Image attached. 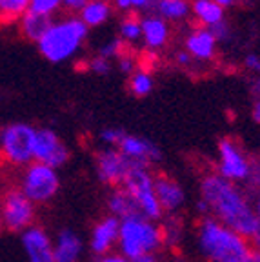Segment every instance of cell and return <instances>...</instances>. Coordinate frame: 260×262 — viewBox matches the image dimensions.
Instances as JSON below:
<instances>
[{"label":"cell","instance_id":"6da1fadb","mask_svg":"<svg viewBox=\"0 0 260 262\" xmlns=\"http://www.w3.org/2000/svg\"><path fill=\"white\" fill-rule=\"evenodd\" d=\"M202 201L220 219V224L242 237L260 233V222L239 189L220 175H209L202 182Z\"/></svg>","mask_w":260,"mask_h":262},{"label":"cell","instance_id":"7a4b0ae2","mask_svg":"<svg viewBox=\"0 0 260 262\" xmlns=\"http://www.w3.org/2000/svg\"><path fill=\"white\" fill-rule=\"evenodd\" d=\"M199 241L204 255L213 262H248L251 253L242 235L235 233L215 219H204Z\"/></svg>","mask_w":260,"mask_h":262},{"label":"cell","instance_id":"3957f363","mask_svg":"<svg viewBox=\"0 0 260 262\" xmlns=\"http://www.w3.org/2000/svg\"><path fill=\"white\" fill-rule=\"evenodd\" d=\"M120 250L127 260L140 257L144 253H153L164 242V229L157 228L144 217H131L120 221L118 231Z\"/></svg>","mask_w":260,"mask_h":262},{"label":"cell","instance_id":"277c9868","mask_svg":"<svg viewBox=\"0 0 260 262\" xmlns=\"http://www.w3.org/2000/svg\"><path fill=\"white\" fill-rule=\"evenodd\" d=\"M85 33H88V26L77 18L53 24L38 40V49L48 60L62 62L77 51Z\"/></svg>","mask_w":260,"mask_h":262},{"label":"cell","instance_id":"5b68a950","mask_svg":"<svg viewBox=\"0 0 260 262\" xmlns=\"http://www.w3.org/2000/svg\"><path fill=\"white\" fill-rule=\"evenodd\" d=\"M37 129L28 124H11L0 131V155L13 166H28L33 160Z\"/></svg>","mask_w":260,"mask_h":262},{"label":"cell","instance_id":"8992f818","mask_svg":"<svg viewBox=\"0 0 260 262\" xmlns=\"http://www.w3.org/2000/svg\"><path fill=\"white\" fill-rule=\"evenodd\" d=\"M2 224L9 231H26L33 226L35 206L20 188H8L0 196Z\"/></svg>","mask_w":260,"mask_h":262},{"label":"cell","instance_id":"52a82bcc","mask_svg":"<svg viewBox=\"0 0 260 262\" xmlns=\"http://www.w3.org/2000/svg\"><path fill=\"white\" fill-rule=\"evenodd\" d=\"M58 188H60V180L53 168L40 162L28 164L24 177H22L20 189L33 204H42L53 199Z\"/></svg>","mask_w":260,"mask_h":262},{"label":"cell","instance_id":"ba28073f","mask_svg":"<svg viewBox=\"0 0 260 262\" xmlns=\"http://www.w3.org/2000/svg\"><path fill=\"white\" fill-rule=\"evenodd\" d=\"M33 159L55 169L68 162L69 151L51 129H37L35 147H33Z\"/></svg>","mask_w":260,"mask_h":262},{"label":"cell","instance_id":"9c48e42d","mask_svg":"<svg viewBox=\"0 0 260 262\" xmlns=\"http://www.w3.org/2000/svg\"><path fill=\"white\" fill-rule=\"evenodd\" d=\"M22 244L29 262H55L53 242L38 226H31L26 229L22 233Z\"/></svg>","mask_w":260,"mask_h":262},{"label":"cell","instance_id":"30bf717a","mask_svg":"<svg viewBox=\"0 0 260 262\" xmlns=\"http://www.w3.org/2000/svg\"><path fill=\"white\" fill-rule=\"evenodd\" d=\"M131 162L127 157H124L122 153L113 151V149H106V151L98 153L97 157V168H98V177L102 182L106 184H122L124 175L129 169Z\"/></svg>","mask_w":260,"mask_h":262},{"label":"cell","instance_id":"8fae6325","mask_svg":"<svg viewBox=\"0 0 260 262\" xmlns=\"http://www.w3.org/2000/svg\"><path fill=\"white\" fill-rule=\"evenodd\" d=\"M219 151L220 157H222V164L219 168V173L222 179L231 182V180H240L248 177L249 166L244 157H242V153L236 149L235 144H231L229 140H220Z\"/></svg>","mask_w":260,"mask_h":262},{"label":"cell","instance_id":"7c38bea8","mask_svg":"<svg viewBox=\"0 0 260 262\" xmlns=\"http://www.w3.org/2000/svg\"><path fill=\"white\" fill-rule=\"evenodd\" d=\"M153 189L155 195L159 199V204L162 211H177L180 206L184 204V191L175 180L169 177L162 175L159 179L153 180Z\"/></svg>","mask_w":260,"mask_h":262},{"label":"cell","instance_id":"4fadbf2b","mask_svg":"<svg viewBox=\"0 0 260 262\" xmlns=\"http://www.w3.org/2000/svg\"><path fill=\"white\" fill-rule=\"evenodd\" d=\"M118 231H120V221L117 217H107L100 221L93 229V238H91V250L97 255H104L110 251L111 244L118 241Z\"/></svg>","mask_w":260,"mask_h":262},{"label":"cell","instance_id":"5bb4252c","mask_svg":"<svg viewBox=\"0 0 260 262\" xmlns=\"http://www.w3.org/2000/svg\"><path fill=\"white\" fill-rule=\"evenodd\" d=\"M118 146H120V153H122L124 157H127L129 160H137V162L146 164L147 160L160 159L159 147L144 139H138V137L126 135Z\"/></svg>","mask_w":260,"mask_h":262},{"label":"cell","instance_id":"9a60e30c","mask_svg":"<svg viewBox=\"0 0 260 262\" xmlns=\"http://www.w3.org/2000/svg\"><path fill=\"white\" fill-rule=\"evenodd\" d=\"M53 251L55 262H75L82 251V242L71 229H64V231L58 233Z\"/></svg>","mask_w":260,"mask_h":262},{"label":"cell","instance_id":"2e32d148","mask_svg":"<svg viewBox=\"0 0 260 262\" xmlns=\"http://www.w3.org/2000/svg\"><path fill=\"white\" fill-rule=\"evenodd\" d=\"M110 209L113 213V217H118L126 221L131 217H142V213L138 209L137 202L133 201V196L126 191V189H118L111 195L110 199Z\"/></svg>","mask_w":260,"mask_h":262},{"label":"cell","instance_id":"e0dca14e","mask_svg":"<svg viewBox=\"0 0 260 262\" xmlns=\"http://www.w3.org/2000/svg\"><path fill=\"white\" fill-rule=\"evenodd\" d=\"M51 26H53V22H51L49 15H38V13L33 11L22 15V33L29 40L38 42Z\"/></svg>","mask_w":260,"mask_h":262},{"label":"cell","instance_id":"ac0fdd59","mask_svg":"<svg viewBox=\"0 0 260 262\" xmlns=\"http://www.w3.org/2000/svg\"><path fill=\"white\" fill-rule=\"evenodd\" d=\"M215 35L207 29H199L187 38V49L197 58H209L215 51Z\"/></svg>","mask_w":260,"mask_h":262},{"label":"cell","instance_id":"d6986e66","mask_svg":"<svg viewBox=\"0 0 260 262\" xmlns=\"http://www.w3.org/2000/svg\"><path fill=\"white\" fill-rule=\"evenodd\" d=\"M144 33V38H146L147 46L151 48H159L166 42L167 38V28L160 18H146V20L140 24Z\"/></svg>","mask_w":260,"mask_h":262},{"label":"cell","instance_id":"ffe728a7","mask_svg":"<svg viewBox=\"0 0 260 262\" xmlns=\"http://www.w3.org/2000/svg\"><path fill=\"white\" fill-rule=\"evenodd\" d=\"M110 16V6L102 0H91L82 8V22L85 26H98Z\"/></svg>","mask_w":260,"mask_h":262},{"label":"cell","instance_id":"44dd1931","mask_svg":"<svg viewBox=\"0 0 260 262\" xmlns=\"http://www.w3.org/2000/svg\"><path fill=\"white\" fill-rule=\"evenodd\" d=\"M193 11L197 13V16L204 24L215 26L222 22V8L219 4H215L213 0H195Z\"/></svg>","mask_w":260,"mask_h":262},{"label":"cell","instance_id":"7402d4cb","mask_svg":"<svg viewBox=\"0 0 260 262\" xmlns=\"http://www.w3.org/2000/svg\"><path fill=\"white\" fill-rule=\"evenodd\" d=\"M31 0H0V16L16 18L29 11Z\"/></svg>","mask_w":260,"mask_h":262},{"label":"cell","instance_id":"603a6c76","mask_svg":"<svg viewBox=\"0 0 260 262\" xmlns=\"http://www.w3.org/2000/svg\"><path fill=\"white\" fill-rule=\"evenodd\" d=\"M159 9L167 18H180L187 13V2L186 0H160Z\"/></svg>","mask_w":260,"mask_h":262},{"label":"cell","instance_id":"cb8c5ba5","mask_svg":"<svg viewBox=\"0 0 260 262\" xmlns=\"http://www.w3.org/2000/svg\"><path fill=\"white\" fill-rule=\"evenodd\" d=\"M151 86H153L151 77L147 73H142V71L133 75V78H131V91H133L137 97H146L151 91Z\"/></svg>","mask_w":260,"mask_h":262},{"label":"cell","instance_id":"d4e9b609","mask_svg":"<svg viewBox=\"0 0 260 262\" xmlns=\"http://www.w3.org/2000/svg\"><path fill=\"white\" fill-rule=\"evenodd\" d=\"M60 2L62 0H31L29 11L38 13V15H51L60 6Z\"/></svg>","mask_w":260,"mask_h":262},{"label":"cell","instance_id":"484cf974","mask_svg":"<svg viewBox=\"0 0 260 262\" xmlns=\"http://www.w3.org/2000/svg\"><path fill=\"white\" fill-rule=\"evenodd\" d=\"M140 33H142V28L135 18H127L122 24V35L126 38H129V40H137L140 37Z\"/></svg>","mask_w":260,"mask_h":262},{"label":"cell","instance_id":"4316f807","mask_svg":"<svg viewBox=\"0 0 260 262\" xmlns=\"http://www.w3.org/2000/svg\"><path fill=\"white\" fill-rule=\"evenodd\" d=\"M124 131L122 129H115V127H111V129H104L100 133V139L104 140V142L107 144H120L124 139Z\"/></svg>","mask_w":260,"mask_h":262},{"label":"cell","instance_id":"83f0119b","mask_svg":"<svg viewBox=\"0 0 260 262\" xmlns=\"http://www.w3.org/2000/svg\"><path fill=\"white\" fill-rule=\"evenodd\" d=\"M91 70H93L95 73H107V71H110V64H107L106 58L98 57L91 62Z\"/></svg>","mask_w":260,"mask_h":262},{"label":"cell","instance_id":"f1b7e54d","mask_svg":"<svg viewBox=\"0 0 260 262\" xmlns=\"http://www.w3.org/2000/svg\"><path fill=\"white\" fill-rule=\"evenodd\" d=\"M117 49H118V40H111V44L104 46V48L100 49V57L102 58L113 57V55L117 53Z\"/></svg>","mask_w":260,"mask_h":262},{"label":"cell","instance_id":"f546056e","mask_svg":"<svg viewBox=\"0 0 260 262\" xmlns=\"http://www.w3.org/2000/svg\"><path fill=\"white\" fill-rule=\"evenodd\" d=\"M62 2L71 9H82L88 4V0H62Z\"/></svg>","mask_w":260,"mask_h":262},{"label":"cell","instance_id":"4dcf8cb0","mask_svg":"<svg viewBox=\"0 0 260 262\" xmlns=\"http://www.w3.org/2000/svg\"><path fill=\"white\" fill-rule=\"evenodd\" d=\"M98 262H129L124 255H104Z\"/></svg>","mask_w":260,"mask_h":262},{"label":"cell","instance_id":"1f68e13d","mask_svg":"<svg viewBox=\"0 0 260 262\" xmlns=\"http://www.w3.org/2000/svg\"><path fill=\"white\" fill-rule=\"evenodd\" d=\"M246 64H248L249 68H253V70L260 71V60H258V57H256V55H249V57L246 58Z\"/></svg>","mask_w":260,"mask_h":262},{"label":"cell","instance_id":"d6a6232c","mask_svg":"<svg viewBox=\"0 0 260 262\" xmlns=\"http://www.w3.org/2000/svg\"><path fill=\"white\" fill-rule=\"evenodd\" d=\"M131 262H157V258H155L153 253H144V255H140V257L133 258Z\"/></svg>","mask_w":260,"mask_h":262},{"label":"cell","instance_id":"836d02e7","mask_svg":"<svg viewBox=\"0 0 260 262\" xmlns=\"http://www.w3.org/2000/svg\"><path fill=\"white\" fill-rule=\"evenodd\" d=\"M131 68H133V62L127 60V58H124V60L120 62V70L126 71V73H127V71H131Z\"/></svg>","mask_w":260,"mask_h":262},{"label":"cell","instance_id":"e575fe53","mask_svg":"<svg viewBox=\"0 0 260 262\" xmlns=\"http://www.w3.org/2000/svg\"><path fill=\"white\" fill-rule=\"evenodd\" d=\"M248 262H260V251H258V250H251Z\"/></svg>","mask_w":260,"mask_h":262},{"label":"cell","instance_id":"d590c367","mask_svg":"<svg viewBox=\"0 0 260 262\" xmlns=\"http://www.w3.org/2000/svg\"><path fill=\"white\" fill-rule=\"evenodd\" d=\"M197 209H199V213H202V215H206V213L209 211V206H207L204 201H199V204H197Z\"/></svg>","mask_w":260,"mask_h":262},{"label":"cell","instance_id":"8d00e7d4","mask_svg":"<svg viewBox=\"0 0 260 262\" xmlns=\"http://www.w3.org/2000/svg\"><path fill=\"white\" fill-rule=\"evenodd\" d=\"M253 119H255L256 122L260 124V102L255 104V110H253Z\"/></svg>","mask_w":260,"mask_h":262},{"label":"cell","instance_id":"74e56055","mask_svg":"<svg viewBox=\"0 0 260 262\" xmlns=\"http://www.w3.org/2000/svg\"><path fill=\"white\" fill-rule=\"evenodd\" d=\"M117 6L122 9H127L131 6V0H117Z\"/></svg>","mask_w":260,"mask_h":262},{"label":"cell","instance_id":"f35d334b","mask_svg":"<svg viewBox=\"0 0 260 262\" xmlns=\"http://www.w3.org/2000/svg\"><path fill=\"white\" fill-rule=\"evenodd\" d=\"M179 62H180V64H187V62H189V55H187V53H180L179 55Z\"/></svg>","mask_w":260,"mask_h":262},{"label":"cell","instance_id":"ab89813d","mask_svg":"<svg viewBox=\"0 0 260 262\" xmlns=\"http://www.w3.org/2000/svg\"><path fill=\"white\" fill-rule=\"evenodd\" d=\"M213 2H215V4H219L220 8H224V6H229L233 2V0H213Z\"/></svg>","mask_w":260,"mask_h":262},{"label":"cell","instance_id":"60d3db41","mask_svg":"<svg viewBox=\"0 0 260 262\" xmlns=\"http://www.w3.org/2000/svg\"><path fill=\"white\" fill-rule=\"evenodd\" d=\"M144 4H147V0H131V6H144Z\"/></svg>","mask_w":260,"mask_h":262},{"label":"cell","instance_id":"b9f144b4","mask_svg":"<svg viewBox=\"0 0 260 262\" xmlns=\"http://www.w3.org/2000/svg\"><path fill=\"white\" fill-rule=\"evenodd\" d=\"M255 244H256V250L260 251V233H258V235H256V237H255Z\"/></svg>","mask_w":260,"mask_h":262},{"label":"cell","instance_id":"7bdbcfd3","mask_svg":"<svg viewBox=\"0 0 260 262\" xmlns=\"http://www.w3.org/2000/svg\"><path fill=\"white\" fill-rule=\"evenodd\" d=\"M256 219H258V222H260V201H258V208H256Z\"/></svg>","mask_w":260,"mask_h":262},{"label":"cell","instance_id":"ee69618b","mask_svg":"<svg viewBox=\"0 0 260 262\" xmlns=\"http://www.w3.org/2000/svg\"><path fill=\"white\" fill-rule=\"evenodd\" d=\"M2 228H4V224H2V213H0V231H2Z\"/></svg>","mask_w":260,"mask_h":262}]
</instances>
